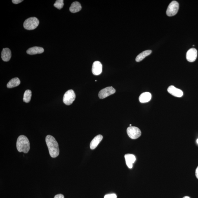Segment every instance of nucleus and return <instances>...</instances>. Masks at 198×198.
<instances>
[{
  "label": "nucleus",
  "mask_w": 198,
  "mask_h": 198,
  "mask_svg": "<svg viewBox=\"0 0 198 198\" xmlns=\"http://www.w3.org/2000/svg\"><path fill=\"white\" fill-rule=\"evenodd\" d=\"M124 157L128 167L129 168H132L133 163L136 160L135 156L133 154H128L125 155Z\"/></svg>",
  "instance_id": "9b49d317"
},
{
  "label": "nucleus",
  "mask_w": 198,
  "mask_h": 198,
  "mask_svg": "<svg viewBox=\"0 0 198 198\" xmlns=\"http://www.w3.org/2000/svg\"><path fill=\"white\" fill-rule=\"evenodd\" d=\"M130 126H131V124H130Z\"/></svg>",
  "instance_id": "bb28decb"
},
{
  "label": "nucleus",
  "mask_w": 198,
  "mask_h": 198,
  "mask_svg": "<svg viewBox=\"0 0 198 198\" xmlns=\"http://www.w3.org/2000/svg\"><path fill=\"white\" fill-rule=\"evenodd\" d=\"M152 50H145V51H144L142 52L137 57L136 59H135V60H136V61L137 62L141 61L143 60L144 58H145L146 57L150 55V54L152 53Z\"/></svg>",
  "instance_id": "a211bd4d"
},
{
  "label": "nucleus",
  "mask_w": 198,
  "mask_h": 198,
  "mask_svg": "<svg viewBox=\"0 0 198 198\" xmlns=\"http://www.w3.org/2000/svg\"><path fill=\"white\" fill-rule=\"evenodd\" d=\"M81 9V6L80 3L78 2H74L71 4L69 10L72 13H76L80 11Z\"/></svg>",
  "instance_id": "dca6fc26"
},
{
  "label": "nucleus",
  "mask_w": 198,
  "mask_h": 198,
  "mask_svg": "<svg viewBox=\"0 0 198 198\" xmlns=\"http://www.w3.org/2000/svg\"><path fill=\"white\" fill-rule=\"evenodd\" d=\"M31 96H32V92L30 90H26L24 93L23 101L26 103H29L30 101Z\"/></svg>",
  "instance_id": "6ab92c4d"
},
{
  "label": "nucleus",
  "mask_w": 198,
  "mask_h": 198,
  "mask_svg": "<svg viewBox=\"0 0 198 198\" xmlns=\"http://www.w3.org/2000/svg\"><path fill=\"white\" fill-rule=\"evenodd\" d=\"M39 20L35 17H31L27 19L24 21L23 26L24 28L28 30H32L38 27Z\"/></svg>",
  "instance_id": "7ed1b4c3"
},
{
  "label": "nucleus",
  "mask_w": 198,
  "mask_h": 198,
  "mask_svg": "<svg viewBox=\"0 0 198 198\" xmlns=\"http://www.w3.org/2000/svg\"><path fill=\"white\" fill-rule=\"evenodd\" d=\"M102 139H103V136L101 135H98L95 137L90 143V148L93 150L96 148L100 142L101 141Z\"/></svg>",
  "instance_id": "4468645a"
},
{
  "label": "nucleus",
  "mask_w": 198,
  "mask_h": 198,
  "mask_svg": "<svg viewBox=\"0 0 198 198\" xmlns=\"http://www.w3.org/2000/svg\"><path fill=\"white\" fill-rule=\"evenodd\" d=\"M196 176L198 179V166L196 170Z\"/></svg>",
  "instance_id": "b1692460"
},
{
  "label": "nucleus",
  "mask_w": 198,
  "mask_h": 198,
  "mask_svg": "<svg viewBox=\"0 0 198 198\" xmlns=\"http://www.w3.org/2000/svg\"><path fill=\"white\" fill-rule=\"evenodd\" d=\"M64 5V1L63 0H57L55 2L54 5V6L55 7L58 9H61L63 8Z\"/></svg>",
  "instance_id": "aec40b11"
},
{
  "label": "nucleus",
  "mask_w": 198,
  "mask_h": 198,
  "mask_svg": "<svg viewBox=\"0 0 198 198\" xmlns=\"http://www.w3.org/2000/svg\"><path fill=\"white\" fill-rule=\"evenodd\" d=\"M196 142H197V143L198 144V139H197V141H196Z\"/></svg>",
  "instance_id": "a878e982"
},
{
  "label": "nucleus",
  "mask_w": 198,
  "mask_h": 198,
  "mask_svg": "<svg viewBox=\"0 0 198 198\" xmlns=\"http://www.w3.org/2000/svg\"><path fill=\"white\" fill-rule=\"evenodd\" d=\"M44 49L40 47L35 46L34 47L29 48L27 50V53L29 55H33L40 54L43 53Z\"/></svg>",
  "instance_id": "ddd939ff"
},
{
  "label": "nucleus",
  "mask_w": 198,
  "mask_h": 198,
  "mask_svg": "<svg viewBox=\"0 0 198 198\" xmlns=\"http://www.w3.org/2000/svg\"><path fill=\"white\" fill-rule=\"evenodd\" d=\"M167 91L173 96L177 97H181L183 95V92L181 90L178 89L173 86H171L168 88Z\"/></svg>",
  "instance_id": "9d476101"
},
{
  "label": "nucleus",
  "mask_w": 198,
  "mask_h": 198,
  "mask_svg": "<svg viewBox=\"0 0 198 198\" xmlns=\"http://www.w3.org/2000/svg\"><path fill=\"white\" fill-rule=\"evenodd\" d=\"M197 51L195 48H191L187 51L186 54L187 60L189 62H193L197 58Z\"/></svg>",
  "instance_id": "6e6552de"
},
{
  "label": "nucleus",
  "mask_w": 198,
  "mask_h": 198,
  "mask_svg": "<svg viewBox=\"0 0 198 198\" xmlns=\"http://www.w3.org/2000/svg\"><path fill=\"white\" fill-rule=\"evenodd\" d=\"M76 95L73 90H69L65 93L64 95V103L67 105H70L75 100Z\"/></svg>",
  "instance_id": "20e7f679"
},
{
  "label": "nucleus",
  "mask_w": 198,
  "mask_h": 198,
  "mask_svg": "<svg viewBox=\"0 0 198 198\" xmlns=\"http://www.w3.org/2000/svg\"><path fill=\"white\" fill-rule=\"evenodd\" d=\"M152 98V95L149 92H145L140 94L139 101L141 103H146L150 101Z\"/></svg>",
  "instance_id": "2eb2a0df"
},
{
  "label": "nucleus",
  "mask_w": 198,
  "mask_h": 198,
  "mask_svg": "<svg viewBox=\"0 0 198 198\" xmlns=\"http://www.w3.org/2000/svg\"><path fill=\"white\" fill-rule=\"evenodd\" d=\"M128 136L132 139H136L140 136L141 132L136 127L130 126L127 130Z\"/></svg>",
  "instance_id": "423d86ee"
},
{
  "label": "nucleus",
  "mask_w": 198,
  "mask_h": 198,
  "mask_svg": "<svg viewBox=\"0 0 198 198\" xmlns=\"http://www.w3.org/2000/svg\"><path fill=\"white\" fill-rule=\"evenodd\" d=\"M104 198H117V196L115 194H108L105 195Z\"/></svg>",
  "instance_id": "412c9836"
},
{
  "label": "nucleus",
  "mask_w": 198,
  "mask_h": 198,
  "mask_svg": "<svg viewBox=\"0 0 198 198\" xmlns=\"http://www.w3.org/2000/svg\"><path fill=\"white\" fill-rule=\"evenodd\" d=\"M20 80L18 78H13L8 82L7 85L8 88H13L18 86L20 84Z\"/></svg>",
  "instance_id": "f3484780"
},
{
  "label": "nucleus",
  "mask_w": 198,
  "mask_h": 198,
  "mask_svg": "<svg viewBox=\"0 0 198 198\" xmlns=\"http://www.w3.org/2000/svg\"><path fill=\"white\" fill-rule=\"evenodd\" d=\"M179 5L177 2L173 1L168 5L166 11V14L168 16L171 17L174 16L178 13Z\"/></svg>",
  "instance_id": "39448f33"
},
{
  "label": "nucleus",
  "mask_w": 198,
  "mask_h": 198,
  "mask_svg": "<svg viewBox=\"0 0 198 198\" xmlns=\"http://www.w3.org/2000/svg\"><path fill=\"white\" fill-rule=\"evenodd\" d=\"M16 147L19 152L27 153L30 149V143L28 139L24 135H20L17 139Z\"/></svg>",
  "instance_id": "f03ea898"
},
{
  "label": "nucleus",
  "mask_w": 198,
  "mask_h": 198,
  "mask_svg": "<svg viewBox=\"0 0 198 198\" xmlns=\"http://www.w3.org/2000/svg\"><path fill=\"white\" fill-rule=\"evenodd\" d=\"M46 142L50 156L53 158L57 157L60 153V150L58 142L54 137L51 135H47L46 138Z\"/></svg>",
  "instance_id": "f257e3e1"
},
{
  "label": "nucleus",
  "mask_w": 198,
  "mask_h": 198,
  "mask_svg": "<svg viewBox=\"0 0 198 198\" xmlns=\"http://www.w3.org/2000/svg\"><path fill=\"white\" fill-rule=\"evenodd\" d=\"M22 1H23V0H13L12 1V2L15 4H18L22 2Z\"/></svg>",
  "instance_id": "4be33fe9"
},
{
  "label": "nucleus",
  "mask_w": 198,
  "mask_h": 198,
  "mask_svg": "<svg viewBox=\"0 0 198 198\" xmlns=\"http://www.w3.org/2000/svg\"><path fill=\"white\" fill-rule=\"evenodd\" d=\"M116 90L112 87H108L99 92L98 96L100 99H104L115 93Z\"/></svg>",
  "instance_id": "0eeeda50"
},
{
  "label": "nucleus",
  "mask_w": 198,
  "mask_h": 198,
  "mask_svg": "<svg viewBox=\"0 0 198 198\" xmlns=\"http://www.w3.org/2000/svg\"><path fill=\"white\" fill-rule=\"evenodd\" d=\"M12 53L11 50L8 48H4L2 51L1 58L3 61L8 62L11 59Z\"/></svg>",
  "instance_id": "f8f14e48"
},
{
  "label": "nucleus",
  "mask_w": 198,
  "mask_h": 198,
  "mask_svg": "<svg viewBox=\"0 0 198 198\" xmlns=\"http://www.w3.org/2000/svg\"><path fill=\"white\" fill-rule=\"evenodd\" d=\"M183 198H190L189 196H185V197H183Z\"/></svg>",
  "instance_id": "393cba45"
},
{
  "label": "nucleus",
  "mask_w": 198,
  "mask_h": 198,
  "mask_svg": "<svg viewBox=\"0 0 198 198\" xmlns=\"http://www.w3.org/2000/svg\"><path fill=\"white\" fill-rule=\"evenodd\" d=\"M54 198H64V196L63 194H58L55 195Z\"/></svg>",
  "instance_id": "5701e85b"
},
{
  "label": "nucleus",
  "mask_w": 198,
  "mask_h": 198,
  "mask_svg": "<svg viewBox=\"0 0 198 198\" xmlns=\"http://www.w3.org/2000/svg\"><path fill=\"white\" fill-rule=\"evenodd\" d=\"M102 64L99 61L94 62L92 66V72L95 75H99L101 74L102 70Z\"/></svg>",
  "instance_id": "1a4fd4ad"
}]
</instances>
